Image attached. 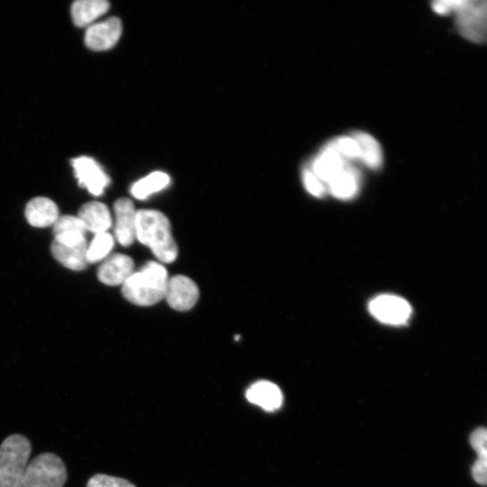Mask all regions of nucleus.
I'll return each instance as SVG.
<instances>
[{
	"label": "nucleus",
	"mask_w": 487,
	"mask_h": 487,
	"mask_svg": "<svg viewBox=\"0 0 487 487\" xmlns=\"http://www.w3.org/2000/svg\"><path fill=\"white\" fill-rule=\"evenodd\" d=\"M136 239L148 247L161 264H171L178 257L177 244L168 217L156 210L136 214Z\"/></svg>",
	"instance_id": "obj_1"
},
{
	"label": "nucleus",
	"mask_w": 487,
	"mask_h": 487,
	"mask_svg": "<svg viewBox=\"0 0 487 487\" xmlns=\"http://www.w3.org/2000/svg\"><path fill=\"white\" fill-rule=\"evenodd\" d=\"M169 277L159 262H148L134 272L122 285L123 296L131 303L149 307L165 299Z\"/></svg>",
	"instance_id": "obj_2"
},
{
	"label": "nucleus",
	"mask_w": 487,
	"mask_h": 487,
	"mask_svg": "<svg viewBox=\"0 0 487 487\" xmlns=\"http://www.w3.org/2000/svg\"><path fill=\"white\" fill-rule=\"evenodd\" d=\"M32 445L21 434L8 437L0 445V487H17L29 462Z\"/></svg>",
	"instance_id": "obj_3"
},
{
	"label": "nucleus",
	"mask_w": 487,
	"mask_h": 487,
	"mask_svg": "<svg viewBox=\"0 0 487 487\" xmlns=\"http://www.w3.org/2000/svg\"><path fill=\"white\" fill-rule=\"evenodd\" d=\"M67 468L55 454L43 453L29 462L17 487H63Z\"/></svg>",
	"instance_id": "obj_4"
},
{
	"label": "nucleus",
	"mask_w": 487,
	"mask_h": 487,
	"mask_svg": "<svg viewBox=\"0 0 487 487\" xmlns=\"http://www.w3.org/2000/svg\"><path fill=\"white\" fill-rule=\"evenodd\" d=\"M486 6L485 0H458L454 11L456 25L466 40L475 44L485 42Z\"/></svg>",
	"instance_id": "obj_5"
},
{
	"label": "nucleus",
	"mask_w": 487,
	"mask_h": 487,
	"mask_svg": "<svg viewBox=\"0 0 487 487\" xmlns=\"http://www.w3.org/2000/svg\"><path fill=\"white\" fill-rule=\"evenodd\" d=\"M71 166L79 186L87 189L95 196L102 195L111 184L108 175L92 157L74 158Z\"/></svg>",
	"instance_id": "obj_6"
},
{
	"label": "nucleus",
	"mask_w": 487,
	"mask_h": 487,
	"mask_svg": "<svg viewBox=\"0 0 487 487\" xmlns=\"http://www.w3.org/2000/svg\"><path fill=\"white\" fill-rule=\"evenodd\" d=\"M370 313L380 322L389 325H402L412 315L409 302L399 296L384 294L369 303Z\"/></svg>",
	"instance_id": "obj_7"
},
{
	"label": "nucleus",
	"mask_w": 487,
	"mask_h": 487,
	"mask_svg": "<svg viewBox=\"0 0 487 487\" xmlns=\"http://www.w3.org/2000/svg\"><path fill=\"white\" fill-rule=\"evenodd\" d=\"M200 296L197 285L186 276L169 278L165 299L169 306L179 311H186L194 307Z\"/></svg>",
	"instance_id": "obj_8"
},
{
	"label": "nucleus",
	"mask_w": 487,
	"mask_h": 487,
	"mask_svg": "<svg viewBox=\"0 0 487 487\" xmlns=\"http://www.w3.org/2000/svg\"><path fill=\"white\" fill-rule=\"evenodd\" d=\"M122 29V23L118 18L94 24L87 31L86 45L94 51H108L118 44Z\"/></svg>",
	"instance_id": "obj_9"
},
{
	"label": "nucleus",
	"mask_w": 487,
	"mask_h": 487,
	"mask_svg": "<svg viewBox=\"0 0 487 487\" xmlns=\"http://www.w3.org/2000/svg\"><path fill=\"white\" fill-rule=\"evenodd\" d=\"M115 237L123 247H129L136 240V214L131 200L121 198L114 204Z\"/></svg>",
	"instance_id": "obj_10"
},
{
	"label": "nucleus",
	"mask_w": 487,
	"mask_h": 487,
	"mask_svg": "<svg viewBox=\"0 0 487 487\" xmlns=\"http://www.w3.org/2000/svg\"><path fill=\"white\" fill-rule=\"evenodd\" d=\"M347 165L348 161L328 144L313 159L310 169L327 186L345 169Z\"/></svg>",
	"instance_id": "obj_11"
},
{
	"label": "nucleus",
	"mask_w": 487,
	"mask_h": 487,
	"mask_svg": "<svg viewBox=\"0 0 487 487\" xmlns=\"http://www.w3.org/2000/svg\"><path fill=\"white\" fill-rule=\"evenodd\" d=\"M135 272L131 258L123 254H114L103 260L98 270L100 281L109 286L123 285Z\"/></svg>",
	"instance_id": "obj_12"
},
{
	"label": "nucleus",
	"mask_w": 487,
	"mask_h": 487,
	"mask_svg": "<svg viewBox=\"0 0 487 487\" xmlns=\"http://www.w3.org/2000/svg\"><path fill=\"white\" fill-rule=\"evenodd\" d=\"M87 242L62 244L54 240L51 246L54 258L64 268L73 271H83L87 268Z\"/></svg>",
	"instance_id": "obj_13"
},
{
	"label": "nucleus",
	"mask_w": 487,
	"mask_h": 487,
	"mask_svg": "<svg viewBox=\"0 0 487 487\" xmlns=\"http://www.w3.org/2000/svg\"><path fill=\"white\" fill-rule=\"evenodd\" d=\"M247 399L260 406L267 412H275L280 409L284 396L280 388L269 381H259L253 384L246 392Z\"/></svg>",
	"instance_id": "obj_14"
},
{
	"label": "nucleus",
	"mask_w": 487,
	"mask_h": 487,
	"mask_svg": "<svg viewBox=\"0 0 487 487\" xmlns=\"http://www.w3.org/2000/svg\"><path fill=\"white\" fill-rule=\"evenodd\" d=\"M78 217L83 221L87 230L95 235L108 232L113 225L109 208L99 202H87L81 206Z\"/></svg>",
	"instance_id": "obj_15"
},
{
	"label": "nucleus",
	"mask_w": 487,
	"mask_h": 487,
	"mask_svg": "<svg viewBox=\"0 0 487 487\" xmlns=\"http://www.w3.org/2000/svg\"><path fill=\"white\" fill-rule=\"evenodd\" d=\"M110 10V4L105 0H78L71 6V18L78 28L93 25Z\"/></svg>",
	"instance_id": "obj_16"
},
{
	"label": "nucleus",
	"mask_w": 487,
	"mask_h": 487,
	"mask_svg": "<svg viewBox=\"0 0 487 487\" xmlns=\"http://www.w3.org/2000/svg\"><path fill=\"white\" fill-rule=\"evenodd\" d=\"M26 217L31 226L46 227L53 226L60 216L54 202L48 198L37 197L29 202Z\"/></svg>",
	"instance_id": "obj_17"
},
{
	"label": "nucleus",
	"mask_w": 487,
	"mask_h": 487,
	"mask_svg": "<svg viewBox=\"0 0 487 487\" xmlns=\"http://www.w3.org/2000/svg\"><path fill=\"white\" fill-rule=\"evenodd\" d=\"M360 182V173L348 164L345 169L327 185V190L335 198L349 201L358 195Z\"/></svg>",
	"instance_id": "obj_18"
},
{
	"label": "nucleus",
	"mask_w": 487,
	"mask_h": 487,
	"mask_svg": "<svg viewBox=\"0 0 487 487\" xmlns=\"http://www.w3.org/2000/svg\"><path fill=\"white\" fill-rule=\"evenodd\" d=\"M352 137L360 149V160L371 170H378L383 166L384 155L379 142L366 132H355Z\"/></svg>",
	"instance_id": "obj_19"
},
{
	"label": "nucleus",
	"mask_w": 487,
	"mask_h": 487,
	"mask_svg": "<svg viewBox=\"0 0 487 487\" xmlns=\"http://www.w3.org/2000/svg\"><path fill=\"white\" fill-rule=\"evenodd\" d=\"M171 184L170 177L156 171L140 179L131 187V194L137 200H145L153 194L165 190Z\"/></svg>",
	"instance_id": "obj_20"
},
{
	"label": "nucleus",
	"mask_w": 487,
	"mask_h": 487,
	"mask_svg": "<svg viewBox=\"0 0 487 487\" xmlns=\"http://www.w3.org/2000/svg\"><path fill=\"white\" fill-rule=\"evenodd\" d=\"M114 244L115 238L111 233L103 232L96 234L87 249V263L95 264L106 260L112 252Z\"/></svg>",
	"instance_id": "obj_21"
},
{
	"label": "nucleus",
	"mask_w": 487,
	"mask_h": 487,
	"mask_svg": "<svg viewBox=\"0 0 487 487\" xmlns=\"http://www.w3.org/2000/svg\"><path fill=\"white\" fill-rule=\"evenodd\" d=\"M329 144L334 148L344 160H360V149L357 141L352 136H341L335 138Z\"/></svg>",
	"instance_id": "obj_22"
},
{
	"label": "nucleus",
	"mask_w": 487,
	"mask_h": 487,
	"mask_svg": "<svg viewBox=\"0 0 487 487\" xmlns=\"http://www.w3.org/2000/svg\"><path fill=\"white\" fill-rule=\"evenodd\" d=\"M87 234V230L78 217L64 215L59 217L56 222L54 224V235H66V234Z\"/></svg>",
	"instance_id": "obj_23"
},
{
	"label": "nucleus",
	"mask_w": 487,
	"mask_h": 487,
	"mask_svg": "<svg viewBox=\"0 0 487 487\" xmlns=\"http://www.w3.org/2000/svg\"><path fill=\"white\" fill-rule=\"evenodd\" d=\"M302 183L306 191L316 198H323L327 192V186L322 183L310 169L302 171Z\"/></svg>",
	"instance_id": "obj_24"
},
{
	"label": "nucleus",
	"mask_w": 487,
	"mask_h": 487,
	"mask_svg": "<svg viewBox=\"0 0 487 487\" xmlns=\"http://www.w3.org/2000/svg\"><path fill=\"white\" fill-rule=\"evenodd\" d=\"M87 487H136V485L124 478L97 474L89 480Z\"/></svg>",
	"instance_id": "obj_25"
},
{
	"label": "nucleus",
	"mask_w": 487,
	"mask_h": 487,
	"mask_svg": "<svg viewBox=\"0 0 487 487\" xmlns=\"http://www.w3.org/2000/svg\"><path fill=\"white\" fill-rule=\"evenodd\" d=\"M486 435L484 428H478L470 437V444L478 457H487Z\"/></svg>",
	"instance_id": "obj_26"
},
{
	"label": "nucleus",
	"mask_w": 487,
	"mask_h": 487,
	"mask_svg": "<svg viewBox=\"0 0 487 487\" xmlns=\"http://www.w3.org/2000/svg\"><path fill=\"white\" fill-rule=\"evenodd\" d=\"M486 466L487 457H478L477 460L472 467V475L474 479L482 485L486 483Z\"/></svg>",
	"instance_id": "obj_27"
},
{
	"label": "nucleus",
	"mask_w": 487,
	"mask_h": 487,
	"mask_svg": "<svg viewBox=\"0 0 487 487\" xmlns=\"http://www.w3.org/2000/svg\"><path fill=\"white\" fill-rule=\"evenodd\" d=\"M458 0H442V2L433 3L432 8L435 13L447 16L454 13Z\"/></svg>",
	"instance_id": "obj_28"
}]
</instances>
